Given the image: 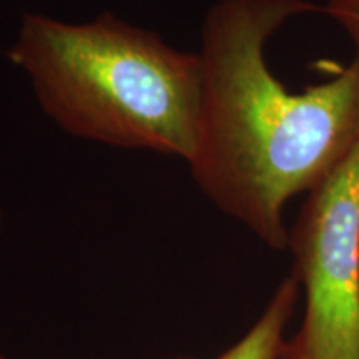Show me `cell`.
<instances>
[{
	"mask_svg": "<svg viewBox=\"0 0 359 359\" xmlns=\"http://www.w3.org/2000/svg\"><path fill=\"white\" fill-rule=\"evenodd\" d=\"M308 0H218L201 29L203 114L190 168L206 196L271 250L288 248L283 212L359 143V55L338 77L291 92L269 70L268 40Z\"/></svg>",
	"mask_w": 359,
	"mask_h": 359,
	"instance_id": "obj_1",
	"label": "cell"
},
{
	"mask_svg": "<svg viewBox=\"0 0 359 359\" xmlns=\"http://www.w3.org/2000/svg\"><path fill=\"white\" fill-rule=\"evenodd\" d=\"M39 103L67 132L188 163L200 143L203 67L111 12L83 24L25 13L8 50Z\"/></svg>",
	"mask_w": 359,
	"mask_h": 359,
	"instance_id": "obj_2",
	"label": "cell"
},
{
	"mask_svg": "<svg viewBox=\"0 0 359 359\" xmlns=\"http://www.w3.org/2000/svg\"><path fill=\"white\" fill-rule=\"evenodd\" d=\"M306 195L288 231L304 316L280 359H359V143Z\"/></svg>",
	"mask_w": 359,
	"mask_h": 359,
	"instance_id": "obj_3",
	"label": "cell"
},
{
	"mask_svg": "<svg viewBox=\"0 0 359 359\" xmlns=\"http://www.w3.org/2000/svg\"><path fill=\"white\" fill-rule=\"evenodd\" d=\"M299 293H302L299 283L291 273L278 285L258 321L246 331L243 338L236 341L217 359H280L286 343L285 330L293 318ZM168 359L196 358L177 356Z\"/></svg>",
	"mask_w": 359,
	"mask_h": 359,
	"instance_id": "obj_4",
	"label": "cell"
},
{
	"mask_svg": "<svg viewBox=\"0 0 359 359\" xmlns=\"http://www.w3.org/2000/svg\"><path fill=\"white\" fill-rule=\"evenodd\" d=\"M325 12L346 30L359 55V0H327Z\"/></svg>",
	"mask_w": 359,
	"mask_h": 359,
	"instance_id": "obj_5",
	"label": "cell"
},
{
	"mask_svg": "<svg viewBox=\"0 0 359 359\" xmlns=\"http://www.w3.org/2000/svg\"><path fill=\"white\" fill-rule=\"evenodd\" d=\"M0 359H4V356H2V354H0Z\"/></svg>",
	"mask_w": 359,
	"mask_h": 359,
	"instance_id": "obj_6",
	"label": "cell"
}]
</instances>
